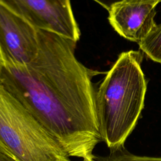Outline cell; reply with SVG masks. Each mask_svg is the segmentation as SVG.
I'll list each match as a JSON object with an SVG mask.
<instances>
[{"label": "cell", "instance_id": "8992f818", "mask_svg": "<svg viewBox=\"0 0 161 161\" xmlns=\"http://www.w3.org/2000/svg\"><path fill=\"white\" fill-rule=\"evenodd\" d=\"M157 2H129L117 4L108 12V21L122 37L140 43L157 25Z\"/></svg>", "mask_w": 161, "mask_h": 161}, {"label": "cell", "instance_id": "277c9868", "mask_svg": "<svg viewBox=\"0 0 161 161\" xmlns=\"http://www.w3.org/2000/svg\"><path fill=\"white\" fill-rule=\"evenodd\" d=\"M0 4L35 28L77 42L80 31L70 0H0Z\"/></svg>", "mask_w": 161, "mask_h": 161}, {"label": "cell", "instance_id": "7c38bea8", "mask_svg": "<svg viewBox=\"0 0 161 161\" xmlns=\"http://www.w3.org/2000/svg\"><path fill=\"white\" fill-rule=\"evenodd\" d=\"M82 161H87V160H82Z\"/></svg>", "mask_w": 161, "mask_h": 161}, {"label": "cell", "instance_id": "8fae6325", "mask_svg": "<svg viewBox=\"0 0 161 161\" xmlns=\"http://www.w3.org/2000/svg\"><path fill=\"white\" fill-rule=\"evenodd\" d=\"M3 66H4V62H3V61L2 60V58H1V57L0 55V75H1V73L2 72Z\"/></svg>", "mask_w": 161, "mask_h": 161}, {"label": "cell", "instance_id": "5b68a950", "mask_svg": "<svg viewBox=\"0 0 161 161\" xmlns=\"http://www.w3.org/2000/svg\"><path fill=\"white\" fill-rule=\"evenodd\" d=\"M38 48V30L0 4V55L4 65H28Z\"/></svg>", "mask_w": 161, "mask_h": 161}, {"label": "cell", "instance_id": "9c48e42d", "mask_svg": "<svg viewBox=\"0 0 161 161\" xmlns=\"http://www.w3.org/2000/svg\"><path fill=\"white\" fill-rule=\"evenodd\" d=\"M100 4L108 11L114 6L129 2H157L161 3V0H92Z\"/></svg>", "mask_w": 161, "mask_h": 161}, {"label": "cell", "instance_id": "7a4b0ae2", "mask_svg": "<svg viewBox=\"0 0 161 161\" xmlns=\"http://www.w3.org/2000/svg\"><path fill=\"white\" fill-rule=\"evenodd\" d=\"M140 50L121 53L96 90L100 131L112 152L121 149L144 107L147 82Z\"/></svg>", "mask_w": 161, "mask_h": 161}, {"label": "cell", "instance_id": "52a82bcc", "mask_svg": "<svg viewBox=\"0 0 161 161\" xmlns=\"http://www.w3.org/2000/svg\"><path fill=\"white\" fill-rule=\"evenodd\" d=\"M138 45L150 59L161 64V23L157 24Z\"/></svg>", "mask_w": 161, "mask_h": 161}, {"label": "cell", "instance_id": "ba28073f", "mask_svg": "<svg viewBox=\"0 0 161 161\" xmlns=\"http://www.w3.org/2000/svg\"><path fill=\"white\" fill-rule=\"evenodd\" d=\"M101 161H161V157L140 156L123 151L121 149L112 152V153Z\"/></svg>", "mask_w": 161, "mask_h": 161}, {"label": "cell", "instance_id": "6da1fadb", "mask_svg": "<svg viewBox=\"0 0 161 161\" xmlns=\"http://www.w3.org/2000/svg\"><path fill=\"white\" fill-rule=\"evenodd\" d=\"M38 30L37 56L22 66L4 65L0 85L57 141L68 155L96 161L103 142L92 78L101 72L76 58L77 42Z\"/></svg>", "mask_w": 161, "mask_h": 161}, {"label": "cell", "instance_id": "3957f363", "mask_svg": "<svg viewBox=\"0 0 161 161\" xmlns=\"http://www.w3.org/2000/svg\"><path fill=\"white\" fill-rule=\"evenodd\" d=\"M0 148L16 161H70L57 141L1 85Z\"/></svg>", "mask_w": 161, "mask_h": 161}, {"label": "cell", "instance_id": "30bf717a", "mask_svg": "<svg viewBox=\"0 0 161 161\" xmlns=\"http://www.w3.org/2000/svg\"><path fill=\"white\" fill-rule=\"evenodd\" d=\"M0 161H16L10 155L0 148Z\"/></svg>", "mask_w": 161, "mask_h": 161}]
</instances>
